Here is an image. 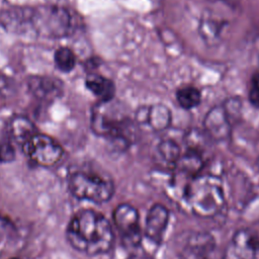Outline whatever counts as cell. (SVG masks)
Returning <instances> with one entry per match:
<instances>
[{"mask_svg": "<svg viewBox=\"0 0 259 259\" xmlns=\"http://www.w3.org/2000/svg\"><path fill=\"white\" fill-rule=\"evenodd\" d=\"M176 99L182 108L192 109L200 103L201 93L194 86H184L176 91Z\"/></svg>", "mask_w": 259, "mask_h": 259, "instance_id": "e0dca14e", "label": "cell"}, {"mask_svg": "<svg viewBox=\"0 0 259 259\" xmlns=\"http://www.w3.org/2000/svg\"><path fill=\"white\" fill-rule=\"evenodd\" d=\"M78 25L76 14L65 6L49 4L26 7V32L33 31L49 38H63L72 35Z\"/></svg>", "mask_w": 259, "mask_h": 259, "instance_id": "3957f363", "label": "cell"}, {"mask_svg": "<svg viewBox=\"0 0 259 259\" xmlns=\"http://www.w3.org/2000/svg\"><path fill=\"white\" fill-rule=\"evenodd\" d=\"M206 136L215 142H223L230 138L231 119L224 106L212 107L203 120Z\"/></svg>", "mask_w": 259, "mask_h": 259, "instance_id": "7c38bea8", "label": "cell"}, {"mask_svg": "<svg viewBox=\"0 0 259 259\" xmlns=\"http://www.w3.org/2000/svg\"><path fill=\"white\" fill-rule=\"evenodd\" d=\"M8 135L10 141H14L20 147L37 133L33 122L24 115H15L8 122Z\"/></svg>", "mask_w": 259, "mask_h": 259, "instance_id": "9a60e30c", "label": "cell"}, {"mask_svg": "<svg viewBox=\"0 0 259 259\" xmlns=\"http://www.w3.org/2000/svg\"><path fill=\"white\" fill-rule=\"evenodd\" d=\"M112 221L123 245L137 248L141 245L143 232L138 209L126 202L119 203L112 212Z\"/></svg>", "mask_w": 259, "mask_h": 259, "instance_id": "52a82bcc", "label": "cell"}, {"mask_svg": "<svg viewBox=\"0 0 259 259\" xmlns=\"http://www.w3.org/2000/svg\"><path fill=\"white\" fill-rule=\"evenodd\" d=\"M136 121L143 125L146 124L154 131H164L171 123V112L163 104H153L140 108L136 114Z\"/></svg>", "mask_w": 259, "mask_h": 259, "instance_id": "4fadbf2b", "label": "cell"}, {"mask_svg": "<svg viewBox=\"0 0 259 259\" xmlns=\"http://www.w3.org/2000/svg\"><path fill=\"white\" fill-rule=\"evenodd\" d=\"M258 253L259 234L252 229L243 228L234 233L222 259H257Z\"/></svg>", "mask_w": 259, "mask_h": 259, "instance_id": "ba28073f", "label": "cell"}, {"mask_svg": "<svg viewBox=\"0 0 259 259\" xmlns=\"http://www.w3.org/2000/svg\"><path fill=\"white\" fill-rule=\"evenodd\" d=\"M215 251V239L207 232L190 234L182 247L179 259H212Z\"/></svg>", "mask_w": 259, "mask_h": 259, "instance_id": "9c48e42d", "label": "cell"}, {"mask_svg": "<svg viewBox=\"0 0 259 259\" xmlns=\"http://www.w3.org/2000/svg\"><path fill=\"white\" fill-rule=\"evenodd\" d=\"M132 122L112 105V100L99 102L91 112V128L95 135L103 137L117 146L125 147L130 143Z\"/></svg>", "mask_w": 259, "mask_h": 259, "instance_id": "5b68a950", "label": "cell"}, {"mask_svg": "<svg viewBox=\"0 0 259 259\" xmlns=\"http://www.w3.org/2000/svg\"><path fill=\"white\" fill-rule=\"evenodd\" d=\"M170 220L169 209L162 203L153 204L148 210L145 222V237L155 245H160L164 239Z\"/></svg>", "mask_w": 259, "mask_h": 259, "instance_id": "30bf717a", "label": "cell"}, {"mask_svg": "<svg viewBox=\"0 0 259 259\" xmlns=\"http://www.w3.org/2000/svg\"><path fill=\"white\" fill-rule=\"evenodd\" d=\"M16 158L15 148L10 140L0 142V163H11Z\"/></svg>", "mask_w": 259, "mask_h": 259, "instance_id": "d6986e66", "label": "cell"}, {"mask_svg": "<svg viewBox=\"0 0 259 259\" xmlns=\"http://www.w3.org/2000/svg\"><path fill=\"white\" fill-rule=\"evenodd\" d=\"M127 259H153V258L146 253H134L131 256H128Z\"/></svg>", "mask_w": 259, "mask_h": 259, "instance_id": "7402d4cb", "label": "cell"}, {"mask_svg": "<svg viewBox=\"0 0 259 259\" xmlns=\"http://www.w3.org/2000/svg\"><path fill=\"white\" fill-rule=\"evenodd\" d=\"M183 200L196 217L214 218L226 204L223 181L213 174H198L184 187Z\"/></svg>", "mask_w": 259, "mask_h": 259, "instance_id": "7a4b0ae2", "label": "cell"}, {"mask_svg": "<svg viewBox=\"0 0 259 259\" xmlns=\"http://www.w3.org/2000/svg\"><path fill=\"white\" fill-rule=\"evenodd\" d=\"M9 259H21V258H19V257H11Z\"/></svg>", "mask_w": 259, "mask_h": 259, "instance_id": "603a6c76", "label": "cell"}, {"mask_svg": "<svg viewBox=\"0 0 259 259\" xmlns=\"http://www.w3.org/2000/svg\"><path fill=\"white\" fill-rule=\"evenodd\" d=\"M181 154L180 147L172 140H164L157 146L158 159L165 163L166 166L175 168Z\"/></svg>", "mask_w": 259, "mask_h": 259, "instance_id": "2e32d148", "label": "cell"}, {"mask_svg": "<svg viewBox=\"0 0 259 259\" xmlns=\"http://www.w3.org/2000/svg\"><path fill=\"white\" fill-rule=\"evenodd\" d=\"M26 87L34 98L47 102L60 98L64 93V83L53 76H30Z\"/></svg>", "mask_w": 259, "mask_h": 259, "instance_id": "8fae6325", "label": "cell"}, {"mask_svg": "<svg viewBox=\"0 0 259 259\" xmlns=\"http://www.w3.org/2000/svg\"><path fill=\"white\" fill-rule=\"evenodd\" d=\"M54 62L59 71L69 73L76 66V56L70 48L60 47L55 51Z\"/></svg>", "mask_w": 259, "mask_h": 259, "instance_id": "ac0fdd59", "label": "cell"}, {"mask_svg": "<svg viewBox=\"0 0 259 259\" xmlns=\"http://www.w3.org/2000/svg\"><path fill=\"white\" fill-rule=\"evenodd\" d=\"M65 237L75 251L87 256L106 254L114 245L110 222L92 208H81L73 213L67 224Z\"/></svg>", "mask_w": 259, "mask_h": 259, "instance_id": "6da1fadb", "label": "cell"}, {"mask_svg": "<svg viewBox=\"0 0 259 259\" xmlns=\"http://www.w3.org/2000/svg\"><path fill=\"white\" fill-rule=\"evenodd\" d=\"M14 90V84L12 80L0 73V96H9Z\"/></svg>", "mask_w": 259, "mask_h": 259, "instance_id": "44dd1931", "label": "cell"}, {"mask_svg": "<svg viewBox=\"0 0 259 259\" xmlns=\"http://www.w3.org/2000/svg\"><path fill=\"white\" fill-rule=\"evenodd\" d=\"M85 85L87 89L96 96L99 102H108L111 101L115 94V85L114 83L99 74L90 73L85 80Z\"/></svg>", "mask_w": 259, "mask_h": 259, "instance_id": "5bb4252c", "label": "cell"}, {"mask_svg": "<svg viewBox=\"0 0 259 259\" xmlns=\"http://www.w3.org/2000/svg\"><path fill=\"white\" fill-rule=\"evenodd\" d=\"M68 190L78 200L96 204L108 202L114 195L113 180L94 170H76L67 179Z\"/></svg>", "mask_w": 259, "mask_h": 259, "instance_id": "277c9868", "label": "cell"}, {"mask_svg": "<svg viewBox=\"0 0 259 259\" xmlns=\"http://www.w3.org/2000/svg\"><path fill=\"white\" fill-rule=\"evenodd\" d=\"M248 98L254 107L259 108V72L254 73L251 77Z\"/></svg>", "mask_w": 259, "mask_h": 259, "instance_id": "ffe728a7", "label": "cell"}, {"mask_svg": "<svg viewBox=\"0 0 259 259\" xmlns=\"http://www.w3.org/2000/svg\"><path fill=\"white\" fill-rule=\"evenodd\" d=\"M21 150L35 165L46 168L56 166L64 156L63 147L52 137L40 133L27 140Z\"/></svg>", "mask_w": 259, "mask_h": 259, "instance_id": "8992f818", "label": "cell"}]
</instances>
